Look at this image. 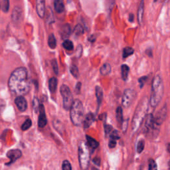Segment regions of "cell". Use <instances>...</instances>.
I'll return each instance as SVG.
<instances>
[{
	"mask_svg": "<svg viewBox=\"0 0 170 170\" xmlns=\"http://www.w3.org/2000/svg\"><path fill=\"white\" fill-rule=\"evenodd\" d=\"M8 86L10 91L18 96L28 94L30 91V82L27 69L19 67L15 70L9 77Z\"/></svg>",
	"mask_w": 170,
	"mask_h": 170,
	"instance_id": "6da1fadb",
	"label": "cell"
},
{
	"mask_svg": "<svg viewBox=\"0 0 170 170\" xmlns=\"http://www.w3.org/2000/svg\"><path fill=\"white\" fill-rule=\"evenodd\" d=\"M149 100L147 98H144L140 102L135 111L134 115L132 121V131L134 134L138 130L140 127L143 122L144 120L146 118L147 109H148Z\"/></svg>",
	"mask_w": 170,
	"mask_h": 170,
	"instance_id": "7a4b0ae2",
	"label": "cell"
},
{
	"mask_svg": "<svg viewBox=\"0 0 170 170\" xmlns=\"http://www.w3.org/2000/svg\"><path fill=\"white\" fill-rule=\"evenodd\" d=\"M164 94V83L159 75L154 77L152 84V93L149 102L152 107H156L161 102Z\"/></svg>",
	"mask_w": 170,
	"mask_h": 170,
	"instance_id": "3957f363",
	"label": "cell"
},
{
	"mask_svg": "<svg viewBox=\"0 0 170 170\" xmlns=\"http://www.w3.org/2000/svg\"><path fill=\"white\" fill-rule=\"evenodd\" d=\"M70 116L71 120L74 126H81L83 122L84 109L83 105L80 100L76 99L73 101L70 108Z\"/></svg>",
	"mask_w": 170,
	"mask_h": 170,
	"instance_id": "277c9868",
	"label": "cell"
},
{
	"mask_svg": "<svg viewBox=\"0 0 170 170\" xmlns=\"http://www.w3.org/2000/svg\"><path fill=\"white\" fill-rule=\"evenodd\" d=\"M78 156L80 167L82 170L88 169L90 163V152L87 144L84 141L79 142L78 147Z\"/></svg>",
	"mask_w": 170,
	"mask_h": 170,
	"instance_id": "5b68a950",
	"label": "cell"
},
{
	"mask_svg": "<svg viewBox=\"0 0 170 170\" xmlns=\"http://www.w3.org/2000/svg\"><path fill=\"white\" fill-rule=\"evenodd\" d=\"M160 126H157L154 121V116L152 114H147L146 116V122L144 132L146 136L149 138L152 139L157 136Z\"/></svg>",
	"mask_w": 170,
	"mask_h": 170,
	"instance_id": "8992f818",
	"label": "cell"
},
{
	"mask_svg": "<svg viewBox=\"0 0 170 170\" xmlns=\"http://www.w3.org/2000/svg\"><path fill=\"white\" fill-rule=\"evenodd\" d=\"M60 92H61V94L62 97L64 108L66 110H69L74 101L71 90H70L68 86H67L65 84H62L61 86V89H60Z\"/></svg>",
	"mask_w": 170,
	"mask_h": 170,
	"instance_id": "52a82bcc",
	"label": "cell"
},
{
	"mask_svg": "<svg viewBox=\"0 0 170 170\" xmlns=\"http://www.w3.org/2000/svg\"><path fill=\"white\" fill-rule=\"evenodd\" d=\"M136 93L133 89H127L124 91L122 96V104L124 108H128L133 103Z\"/></svg>",
	"mask_w": 170,
	"mask_h": 170,
	"instance_id": "ba28073f",
	"label": "cell"
},
{
	"mask_svg": "<svg viewBox=\"0 0 170 170\" xmlns=\"http://www.w3.org/2000/svg\"><path fill=\"white\" fill-rule=\"evenodd\" d=\"M167 116V108L166 106H165L159 110L157 112L156 116L154 117V121L157 126H161V125L163 124Z\"/></svg>",
	"mask_w": 170,
	"mask_h": 170,
	"instance_id": "9c48e42d",
	"label": "cell"
},
{
	"mask_svg": "<svg viewBox=\"0 0 170 170\" xmlns=\"http://www.w3.org/2000/svg\"><path fill=\"white\" fill-rule=\"evenodd\" d=\"M21 156L22 153L21 150H19V149H11V150L8 151V152L7 153V156L10 159V162L7 165L13 164L17 159L20 158Z\"/></svg>",
	"mask_w": 170,
	"mask_h": 170,
	"instance_id": "30bf717a",
	"label": "cell"
},
{
	"mask_svg": "<svg viewBox=\"0 0 170 170\" xmlns=\"http://www.w3.org/2000/svg\"><path fill=\"white\" fill-rule=\"evenodd\" d=\"M47 120L45 114V111L44 106L42 104H40L39 106V116L38 125L40 127H43L47 125Z\"/></svg>",
	"mask_w": 170,
	"mask_h": 170,
	"instance_id": "8fae6325",
	"label": "cell"
},
{
	"mask_svg": "<svg viewBox=\"0 0 170 170\" xmlns=\"http://www.w3.org/2000/svg\"><path fill=\"white\" fill-rule=\"evenodd\" d=\"M15 103L21 112L26 110L27 108V102L23 96H18L15 100Z\"/></svg>",
	"mask_w": 170,
	"mask_h": 170,
	"instance_id": "7c38bea8",
	"label": "cell"
},
{
	"mask_svg": "<svg viewBox=\"0 0 170 170\" xmlns=\"http://www.w3.org/2000/svg\"><path fill=\"white\" fill-rule=\"evenodd\" d=\"M37 13L38 16L42 18L45 13V0H36Z\"/></svg>",
	"mask_w": 170,
	"mask_h": 170,
	"instance_id": "4fadbf2b",
	"label": "cell"
},
{
	"mask_svg": "<svg viewBox=\"0 0 170 170\" xmlns=\"http://www.w3.org/2000/svg\"><path fill=\"white\" fill-rule=\"evenodd\" d=\"M94 121V116L92 113H89L86 114L84 120H83L82 124H83V127L84 129H86L91 126V124L93 123Z\"/></svg>",
	"mask_w": 170,
	"mask_h": 170,
	"instance_id": "5bb4252c",
	"label": "cell"
},
{
	"mask_svg": "<svg viewBox=\"0 0 170 170\" xmlns=\"http://www.w3.org/2000/svg\"><path fill=\"white\" fill-rule=\"evenodd\" d=\"M71 33V27L69 24H65L62 25L61 30V34L62 38H67L70 36Z\"/></svg>",
	"mask_w": 170,
	"mask_h": 170,
	"instance_id": "9a60e30c",
	"label": "cell"
},
{
	"mask_svg": "<svg viewBox=\"0 0 170 170\" xmlns=\"http://www.w3.org/2000/svg\"><path fill=\"white\" fill-rule=\"evenodd\" d=\"M21 17V9L19 7H16L13 10L12 19L15 22L19 21Z\"/></svg>",
	"mask_w": 170,
	"mask_h": 170,
	"instance_id": "2e32d148",
	"label": "cell"
},
{
	"mask_svg": "<svg viewBox=\"0 0 170 170\" xmlns=\"http://www.w3.org/2000/svg\"><path fill=\"white\" fill-rule=\"evenodd\" d=\"M96 96L97 98V103H98V108L101 106L103 98V92L101 86H96Z\"/></svg>",
	"mask_w": 170,
	"mask_h": 170,
	"instance_id": "e0dca14e",
	"label": "cell"
},
{
	"mask_svg": "<svg viewBox=\"0 0 170 170\" xmlns=\"http://www.w3.org/2000/svg\"><path fill=\"white\" fill-rule=\"evenodd\" d=\"M54 7L57 13H62L64 9V6L62 0H55L54 2Z\"/></svg>",
	"mask_w": 170,
	"mask_h": 170,
	"instance_id": "ac0fdd59",
	"label": "cell"
},
{
	"mask_svg": "<svg viewBox=\"0 0 170 170\" xmlns=\"http://www.w3.org/2000/svg\"><path fill=\"white\" fill-rule=\"evenodd\" d=\"M87 143H88L89 146L92 149H96L97 147L99 146V142H97L96 140L94 139L93 137H91L90 136L86 135V136Z\"/></svg>",
	"mask_w": 170,
	"mask_h": 170,
	"instance_id": "d6986e66",
	"label": "cell"
},
{
	"mask_svg": "<svg viewBox=\"0 0 170 170\" xmlns=\"http://www.w3.org/2000/svg\"><path fill=\"white\" fill-rule=\"evenodd\" d=\"M144 10V0H142L140 4L138 11H137V20H138L140 24L142 23V19H143Z\"/></svg>",
	"mask_w": 170,
	"mask_h": 170,
	"instance_id": "ffe728a7",
	"label": "cell"
},
{
	"mask_svg": "<svg viewBox=\"0 0 170 170\" xmlns=\"http://www.w3.org/2000/svg\"><path fill=\"white\" fill-rule=\"evenodd\" d=\"M111 66L110 64L108 63H105L101 67V69H100V72L101 74L103 76H106L110 73L111 72Z\"/></svg>",
	"mask_w": 170,
	"mask_h": 170,
	"instance_id": "44dd1931",
	"label": "cell"
},
{
	"mask_svg": "<svg viewBox=\"0 0 170 170\" xmlns=\"http://www.w3.org/2000/svg\"><path fill=\"white\" fill-rule=\"evenodd\" d=\"M49 87L50 91L52 93H55V92L57 87V79L55 77H52L51 79H50L49 81Z\"/></svg>",
	"mask_w": 170,
	"mask_h": 170,
	"instance_id": "7402d4cb",
	"label": "cell"
},
{
	"mask_svg": "<svg viewBox=\"0 0 170 170\" xmlns=\"http://www.w3.org/2000/svg\"><path fill=\"white\" fill-rule=\"evenodd\" d=\"M121 71H122V77L124 81H126L128 76L130 68L126 64H123L121 67Z\"/></svg>",
	"mask_w": 170,
	"mask_h": 170,
	"instance_id": "603a6c76",
	"label": "cell"
},
{
	"mask_svg": "<svg viewBox=\"0 0 170 170\" xmlns=\"http://www.w3.org/2000/svg\"><path fill=\"white\" fill-rule=\"evenodd\" d=\"M116 117L118 123L121 124L123 122V111H122V108L121 106H118L116 109Z\"/></svg>",
	"mask_w": 170,
	"mask_h": 170,
	"instance_id": "cb8c5ba5",
	"label": "cell"
},
{
	"mask_svg": "<svg viewBox=\"0 0 170 170\" xmlns=\"http://www.w3.org/2000/svg\"><path fill=\"white\" fill-rule=\"evenodd\" d=\"M48 45L51 49H55L57 46L56 39L53 34H51L48 38Z\"/></svg>",
	"mask_w": 170,
	"mask_h": 170,
	"instance_id": "d4e9b609",
	"label": "cell"
},
{
	"mask_svg": "<svg viewBox=\"0 0 170 170\" xmlns=\"http://www.w3.org/2000/svg\"><path fill=\"white\" fill-rule=\"evenodd\" d=\"M134 52V50L132 48V47H125L123 49V53H122V57H123L124 59H126L127 57H128L129 56L133 55Z\"/></svg>",
	"mask_w": 170,
	"mask_h": 170,
	"instance_id": "484cf974",
	"label": "cell"
},
{
	"mask_svg": "<svg viewBox=\"0 0 170 170\" xmlns=\"http://www.w3.org/2000/svg\"><path fill=\"white\" fill-rule=\"evenodd\" d=\"M73 33L76 36H81L84 33V28L81 24H78L74 27Z\"/></svg>",
	"mask_w": 170,
	"mask_h": 170,
	"instance_id": "4316f807",
	"label": "cell"
},
{
	"mask_svg": "<svg viewBox=\"0 0 170 170\" xmlns=\"http://www.w3.org/2000/svg\"><path fill=\"white\" fill-rule=\"evenodd\" d=\"M62 46H63L64 49L68 50V51H72V50L74 48V45H73V43H72V42L68 39L65 40V41L63 42V43H62Z\"/></svg>",
	"mask_w": 170,
	"mask_h": 170,
	"instance_id": "83f0119b",
	"label": "cell"
},
{
	"mask_svg": "<svg viewBox=\"0 0 170 170\" xmlns=\"http://www.w3.org/2000/svg\"><path fill=\"white\" fill-rule=\"evenodd\" d=\"M70 72L72 76H73L74 78L78 79L79 76V69L77 68V67L75 65H71L70 67Z\"/></svg>",
	"mask_w": 170,
	"mask_h": 170,
	"instance_id": "f1b7e54d",
	"label": "cell"
},
{
	"mask_svg": "<svg viewBox=\"0 0 170 170\" xmlns=\"http://www.w3.org/2000/svg\"><path fill=\"white\" fill-rule=\"evenodd\" d=\"M144 147H145V142L143 140H140L138 142V143H137V147H136V150L137 153L138 154L142 153V152L144 150Z\"/></svg>",
	"mask_w": 170,
	"mask_h": 170,
	"instance_id": "f546056e",
	"label": "cell"
},
{
	"mask_svg": "<svg viewBox=\"0 0 170 170\" xmlns=\"http://www.w3.org/2000/svg\"><path fill=\"white\" fill-rule=\"evenodd\" d=\"M32 126V122L30 119H27L25 120V122H24L21 126V130L23 131L27 130L29 129L31 126Z\"/></svg>",
	"mask_w": 170,
	"mask_h": 170,
	"instance_id": "4dcf8cb0",
	"label": "cell"
},
{
	"mask_svg": "<svg viewBox=\"0 0 170 170\" xmlns=\"http://www.w3.org/2000/svg\"><path fill=\"white\" fill-rule=\"evenodd\" d=\"M1 9L4 12H7L9 9V0H3L1 4Z\"/></svg>",
	"mask_w": 170,
	"mask_h": 170,
	"instance_id": "1f68e13d",
	"label": "cell"
},
{
	"mask_svg": "<svg viewBox=\"0 0 170 170\" xmlns=\"http://www.w3.org/2000/svg\"><path fill=\"white\" fill-rule=\"evenodd\" d=\"M53 124H54L55 127V128L57 130V131L59 132L60 133H61V131H63L64 127L61 122H59L58 120H55V121H54Z\"/></svg>",
	"mask_w": 170,
	"mask_h": 170,
	"instance_id": "d6a6232c",
	"label": "cell"
},
{
	"mask_svg": "<svg viewBox=\"0 0 170 170\" xmlns=\"http://www.w3.org/2000/svg\"><path fill=\"white\" fill-rule=\"evenodd\" d=\"M148 169L149 170H157V164L156 163V162H155L153 159H150L149 160Z\"/></svg>",
	"mask_w": 170,
	"mask_h": 170,
	"instance_id": "836d02e7",
	"label": "cell"
},
{
	"mask_svg": "<svg viewBox=\"0 0 170 170\" xmlns=\"http://www.w3.org/2000/svg\"><path fill=\"white\" fill-rule=\"evenodd\" d=\"M62 170H72L71 165L68 160H64L62 164Z\"/></svg>",
	"mask_w": 170,
	"mask_h": 170,
	"instance_id": "e575fe53",
	"label": "cell"
},
{
	"mask_svg": "<svg viewBox=\"0 0 170 170\" xmlns=\"http://www.w3.org/2000/svg\"><path fill=\"white\" fill-rule=\"evenodd\" d=\"M104 131H105V134H106V136H108V135L110 136V134L112 130H113V127H112L111 125H108V124H104Z\"/></svg>",
	"mask_w": 170,
	"mask_h": 170,
	"instance_id": "d590c367",
	"label": "cell"
},
{
	"mask_svg": "<svg viewBox=\"0 0 170 170\" xmlns=\"http://www.w3.org/2000/svg\"><path fill=\"white\" fill-rule=\"evenodd\" d=\"M110 139L112 140H117L120 139V136H119V134L118 132L116 130H113L112 132L110 134Z\"/></svg>",
	"mask_w": 170,
	"mask_h": 170,
	"instance_id": "8d00e7d4",
	"label": "cell"
},
{
	"mask_svg": "<svg viewBox=\"0 0 170 170\" xmlns=\"http://www.w3.org/2000/svg\"><path fill=\"white\" fill-rule=\"evenodd\" d=\"M52 69H53V71L55 72V73L56 74H58L59 73V67L58 64H57V62L55 59H53L51 62Z\"/></svg>",
	"mask_w": 170,
	"mask_h": 170,
	"instance_id": "74e56055",
	"label": "cell"
},
{
	"mask_svg": "<svg viewBox=\"0 0 170 170\" xmlns=\"http://www.w3.org/2000/svg\"><path fill=\"white\" fill-rule=\"evenodd\" d=\"M76 56L80 58L81 57L82 53V47L81 45H79L78 47H77L76 51Z\"/></svg>",
	"mask_w": 170,
	"mask_h": 170,
	"instance_id": "f35d334b",
	"label": "cell"
},
{
	"mask_svg": "<svg viewBox=\"0 0 170 170\" xmlns=\"http://www.w3.org/2000/svg\"><path fill=\"white\" fill-rule=\"evenodd\" d=\"M147 79V76H143V77H141L140 79H139L138 81H139L140 86V88H142V87L144 86V85L145 84V82H146Z\"/></svg>",
	"mask_w": 170,
	"mask_h": 170,
	"instance_id": "ab89813d",
	"label": "cell"
},
{
	"mask_svg": "<svg viewBox=\"0 0 170 170\" xmlns=\"http://www.w3.org/2000/svg\"><path fill=\"white\" fill-rule=\"evenodd\" d=\"M116 140H115L110 139V141L108 143V146L110 148H114V147H116Z\"/></svg>",
	"mask_w": 170,
	"mask_h": 170,
	"instance_id": "60d3db41",
	"label": "cell"
},
{
	"mask_svg": "<svg viewBox=\"0 0 170 170\" xmlns=\"http://www.w3.org/2000/svg\"><path fill=\"white\" fill-rule=\"evenodd\" d=\"M81 82H79L78 83L76 84L75 89H74V91H75L76 94L80 93V92H81Z\"/></svg>",
	"mask_w": 170,
	"mask_h": 170,
	"instance_id": "b9f144b4",
	"label": "cell"
},
{
	"mask_svg": "<svg viewBox=\"0 0 170 170\" xmlns=\"http://www.w3.org/2000/svg\"><path fill=\"white\" fill-rule=\"evenodd\" d=\"M93 162L94 164L97 166H101V159L99 157H95L93 159Z\"/></svg>",
	"mask_w": 170,
	"mask_h": 170,
	"instance_id": "7bdbcfd3",
	"label": "cell"
},
{
	"mask_svg": "<svg viewBox=\"0 0 170 170\" xmlns=\"http://www.w3.org/2000/svg\"><path fill=\"white\" fill-rule=\"evenodd\" d=\"M134 16L133 14H130V17H129V21L132 22L134 21Z\"/></svg>",
	"mask_w": 170,
	"mask_h": 170,
	"instance_id": "ee69618b",
	"label": "cell"
},
{
	"mask_svg": "<svg viewBox=\"0 0 170 170\" xmlns=\"http://www.w3.org/2000/svg\"><path fill=\"white\" fill-rule=\"evenodd\" d=\"M167 150L168 151V152L170 154V143L167 144Z\"/></svg>",
	"mask_w": 170,
	"mask_h": 170,
	"instance_id": "f6af8a7d",
	"label": "cell"
},
{
	"mask_svg": "<svg viewBox=\"0 0 170 170\" xmlns=\"http://www.w3.org/2000/svg\"><path fill=\"white\" fill-rule=\"evenodd\" d=\"M169 1V0H161L162 2H163V3H167Z\"/></svg>",
	"mask_w": 170,
	"mask_h": 170,
	"instance_id": "bcb514c9",
	"label": "cell"
},
{
	"mask_svg": "<svg viewBox=\"0 0 170 170\" xmlns=\"http://www.w3.org/2000/svg\"><path fill=\"white\" fill-rule=\"evenodd\" d=\"M169 170H170V161L169 162Z\"/></svg>",
	"mask_w": 170,
	"mask_h": 170,
	"instance_id": "7dc6e473",
	"label": "cell"
},
{
	"mask_svg": "<svg viewBox=\"0 0 170 170\" xmlns=\"http://www.w3.org/2000/svg\"><path fill=\"white\" fill-rule=\"evenodd\" d=\"M92 170H98V169H96V168H93V169H92Z\"/></svg>",
	"mask_w": 170,
	"mask_h": 170,
	"instance_id": "c3c4849f",
	"label": "cell"
}]
</instances>
